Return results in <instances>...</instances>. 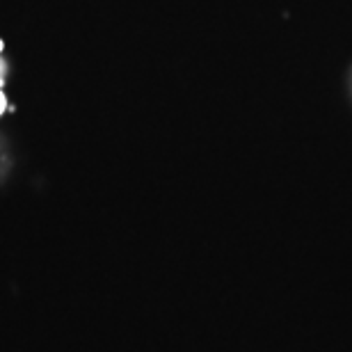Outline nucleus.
<instances>
[{"instance_id":"obj_1","label":"nucleus","mask_w":352,"mask_h":352,"mask_svg":"<svg viewBox=\"0 0 352 352\" xmlns=\"http://www.w3.org/2000/svg\"><path fill=\"white\" fill-rule=\"evenodd\" d=\"M14 167V156H12V146L7 142V138L0 133V186L10 179Z\"/></svg>"},{"instance_id":"obj_2","label":"nucleus","mask_w":352,"mask_h":352,"mask_svg":"<svg viewBox=\"0 0 352 352\" xmlns=\"http://www.w3.org/2000/svg\"><path fill=\"white\" fill-rule=\"evenodd\" d=\"M5 76H7V62L3 60V55H0V87L5 85Z\"/></svg>"},{"instance_id":"obj_3","label":"nucleus","mask_w":352,"mask_h":352,"mask_svg":"<svg viewBox=\"0 0 352 352\" xmlns=\"http://www.w3.org/2000/svg\"><path fill=\"white\" fill-rule=\"evenodd\" d=\"M10 108V105H7V96H5V91H3V87H0V115H3V112Z\"/></svg>"},{"instance_id":"obj_4","label":"nucleus","mask_w":352,"mask_h":352,"mask_svg":"<svg viewBox=\"0 0 352 352\" xmlns=\"http://www.w3.org/2000/svg\"><path fill=\"white\" fill-rule=\"evenodd\" d=\"M3 48H5V44H3V39H0V55H3Z\"/></svg>"}]
</instances>
